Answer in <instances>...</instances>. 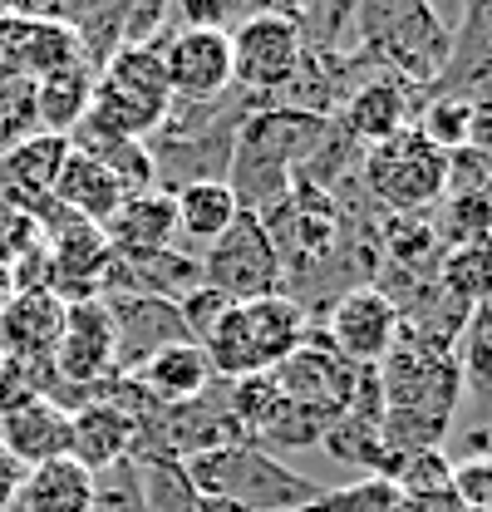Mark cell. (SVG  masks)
Instances as JSON below:
<instances>
[{
    "mask_svg": "<svg viewBox=\"0 0 492 512\" xmlns=\"http://www.w3.org/2000/svg\"><path fill=\"white\" fill-rule=\"evenodd\" d=\"M350 35L369 74H394L419 89L438 84L453 50V30L438 20L429 0H355Z\"/></svg>",
    "mask_w": 492,
    "mask_h": 512,
    "instance_id": "obj_1",
    "label": "cell"
},
{
    "mask_svg": "<svg viewBox=\"0 0 492 512\" xmlns=\"http://www.w3.org/2000/svg\"><path fill=\"white\" fill-rule=\"evenodd\" d=\"M173 94H168V74H163V35L148 45H119L109 60L94 69V94H89V114L74 133H94V138H153L158 124L168 119Z\"/></svg>",
    "mask_w": 492,
    "mask_h": 512,
    "instance_id": "obj_2",
    "label": "cell"
},
{
    "mask_svg": "<svg viewBox=\"0 0 492 512\" xmlns=\"http://www.w3.org/2000/svg\"><path fill=\"white\" fill-rule=\"evenodd\" d=\"M183 478L197 498L232 503L246 512H301L320 498V483L301 478L276 453L246 444V439L183 458Z\"/></svg>",
    "mask_w": 492,
    "mask_h": 512,
    "instance_id": "obj_3",
    "label": "cell"
},
{
    "mask_svg": "<svg viewBox=\"0 0 492 512\" xmlns=\"http://www.w3.org/2000/svg\"><path fill=\"white\" fill-rule=\"evenodd\" d=\"M310 330V316L291 296H261L242 301L217 320V330L202 340V355L217 380H246V375H271Z\"/></svg>",
    "mask_w": 492,
    "mask_h": 512,
    "instance_id": "obj_4",
    "label": "cell"
},
{
    "mask_svg": "<svg viewBox=\"0 0 492 512\" xmlns=\"http://www.w3.org/2000/svg\"><path fill=\"white\" fill-rule=\"evenodd\" d=\"M360 183L365 197L389 212V217H404V212H433L443 202V183H448V158L433 148L419 128H404L384 143L365 148L360 158Z\"/></svg>",
    "mask_w": 492,
    "mask_h": 512,
    "instance_id": "obj_5",
    "label": "cell"
},
{
    "mask_svg": "<svg viewBox=\"0 0 492 512\" xmlns=\"http://www.w3.org/2000/svg\"><path fill=\"white\" fill-rule=\"evenodd\" d=\"M301 30L296 20L276 15V10H256L232 30V89L242 94L251 109L276 104V94L291 84L296 64H301Z\"/></svg>",
    "mask_w": 492,
    "mask_h": 512,
    "instance_id": "obj_6",
    "label": "cell"
},
{
    "mask_svg": "<svg viewBox=\"0 0 492 512\" xmlns=\"http://www.w3.org/2000/svg\"><path fill=\"white\" fill-rule=\"evenodd\" d=\"M202 281L212 291H222L227 301H261V296H281V256L271 247V232L256 212H242L207 252L197 256Z\"/></svg>",
    "mask_w": 492,
    "mask_h": 512,
    "instance_id": "obj_7",
    "label": "cell"
},
{
    "mask_svg": "<svg viewBox=\"0 0 492 512\" xmlns=\"http://www.w3.org/2000/svg\"><path fill=\"white\" fill-rule=\"evenodd\" d=\"M50 365L60 389H79L89 399L109 394V384L119 380V330L109 301H69Z\"/></svg>",
    "mask_w": 492,
    "mask_h": 512,
    "instance_id": "obj_8",
    "label": "cell"
},
{
    "mask_svg": "<svg viewBox=\"0 0 492 512\" xmlns=\"http://www.w3.org/2000/svg\"><path fill=\"white\" fill-rule=\"evenodd\" d=\"M399 311L394 301L379 291V286H355L345 291L335 306H330V320H325V340L335 355H345L350 365L360 370H379L384 355L394 350L399 340Z\"/></svg>",
    "mask_w": 492,
    "mask_h": 512,
    "instance_id": "obj_9",
    "label": "cell"
},
{
    "mask_svg": "<svg viewBox=\"0 0 492 512\" xmlns=\"http://www.w3.org/2000/svg\"><path fill=\"white\" fill-rule=\"evenodd\" d=\"M173 104H212L232 94V30H178L163 40Z\"/></svg>",
    "mask_w": 492,
    "mask_h": 512,
    "instance_id": "obj_10",
    "label": "cell"
},
{
    "mask_svg": "<svg viewBox=\"0 0 492 512\" xmlns=\"http://www.w3.org/2000/svg\"><path fill=\"white\" fill-rule=\"evenodd\" d=\"M424 99H429V89H419V84H404L394 74H369V79H360L350 89V99L340 104L335 124L345 128L360 148H374V143L414 128Z\"/></svg>",
    "mask_w": 492,
    "mask_h": 512,
    "instance_id": "obj_11",
    "label": "cell"
},
{
    "mask_svg": "<svg viewBox=\"0 0 492 512\" xmlns=\"http://www.w3.org/2000/svg\"><path fill=\"white\" fill-rule=\"evenodd\" d=\"M133 448H138V424L119 399L99 394V399H84L79 409H69V458L79 468H89L94 478L119 468Z\"/></svg>",
    "mask_w": 492,
    "mask_h": 512,
    "instance_id": "obj_12",
    "label": "cell"
},
{
    "mask_svg": "<svg viewBox=\"0 0 492 512\" xmlns=\"http://www.w3.org/2000/svg\"><path fill=\"white\" fill-rule=\"evenodd\" d=\"M109 311H114V330H119V375L138 370L148 355L168 350V345H183L187 325L178 316L173 301L163 296H104Z\"/></svg>",
    "mask_w": 492,
    "mask_h": 512,
    "instance_id": "obj_13",
    "label": "cell"
},
{
    "mask_svg": "<svg viewBox=\"0 0 492 512\" xmlns=\"http://www.w3.org/2000/svg\"><path fill=\"white\" fill-rule=\"evenodd\" d=\"M0 444L25 468L69 458V409L60 399H45V394L0 409Z\"/></svg>",
    "mask_w": 492,
    "mask_h": 512,
    "instance_id": "obj_14",
    "label": "cell"
},
{
    "mask_svg": "<svg viewBox=\"0 0 492 512\" xmlns=\"http://www.w3.org/2000/svg\"><path fill=\"white\" fill-rule=\"evenodd\" d=\"M64 311L69 301H60L50 286H35V291H15L0 311V350L5 360H50L55 345H60L64 330Z\"/></svg>",
    "mask_w": 492,
    "mask_h": 512,
    "instance_id": "obj_15",
    "label": "cell"
},
{
    "mask_svg": "<svg viewBox=\"0 0 492 512\" xmlns=\"http://www.w3.org/2000/svg\"><path fill=\"white\" fill-rule=\"evenodd\" d=\"M104 237H109V247H114L119 261H138V256L178 247V207H173V192L153 188V192L123 197V207L109 217Z\"/></svg>",
    "mask_w": 492,
    "mask_h": 512,
    "instance_id": "obj_16",
    "label": "cell"
},
{
    "mask_svg": "<svg viewBox=\"0 0 492 512\" xmlns=\"http://www.w3.org/2000/svg\"><path fill=\"white\" fill-rule=\"evenodd\" d=\"M50 197L60 202L69 217H79V222H89V227H109V217L123 207L128 192L119 188V178H114L94 153H84V148L69 143V158H64Z\"/></svg>",
    "mask_w": 492,
    "mask_h": 512,
    "instance_id": "obj_17",
    "label": "cell"
},
{
    "mask_svg": "<svg viewBox=\"0 0 492 512\" xmlns=\"http://www.w3.org/2000/svg\"><path fill=\"white\" fill-rule=\"evenodd\" d=\"M123 380H133L158 409H173V404H187V399H197L202 389H212V365H207V355H202V345H168V350H158V355H148L138 370H128Z\"/></svg>",
    "mask_w": 492,
    "mask_h": 512,
    "instance_id": "obj_18",
    "label": "cell"
},
{
    "mask_svg": "<svg viewBox=\"0 0 492 512\" xmlns=\"http://www.w3.org/2000/svg\"><path fill=\"white\" fill-rule=\"evenodd\" d=\"M20 512H94L99 508V478L79 468L74 458H55L25 473L20 483Z\"/></svg>",
    "mask_w": 492,
    "mask_h": 512,
    "instance_id": "obj_19",
    "label": "cell"
},
{
    "mask_svg": "<svg viewBox=\"0 0 492 512\" xmlns=\"http://www.w3.org/2000/svg\"><path fill=\"white\" fill-rule=\"evenodd\" d=\"M173 207H178V237L192 242L197 256L242 217L237 192L227 188V183H187V188L173 192Z\"/></svg>",
    "mask_w": 492,
    "mask_h": 512,
    "instance_id": "obj_20",
    "label": "cell"
},
{
    "mask_svg": "<svg viewBox=\"0 0 492 512\" xmlns=\"http://www.w3.org/2000/svg\"><path fill=\"white\" fill-rule=\"evenodd\" d=\"M453 360H458L463 399L478 409V424L492 429V306H478L463 320V330L453 340Z\"/></svg>",
    "mask_w": 492,
    "mask_h": 512,
    "instance_id": "obj_21",
    "label": "cell"
},
{
    "mask_svg": "<svg viewBox=\"0 0 492 512\" xmlns=\"http://www.w3.org/2000/svg\"><path fill=\"white\" fill-rule=\"evenodd\" d=\"M89 94H94V69L89 64H69L60 74H45L35 84V128L69 138L89 114Z\"/></svg>",
    "mask_w": 492,
    "mask_h": 512,
    "instance_id": "obj_22",
    "label": "cell"
},
{
    "mask_svg": "<svg viewBox=\"0 0 492 512\" xmlns=\"http://www.w3.org/2000/svg\"><path fill=\"white\" fill-rule=\"evenodd\" d=\"M438 291L463 306V311H478L492 301V237L483 242H468V247H448L438 271H433Z\"/></svg>",
    "mask_w": 492,
    "mask_h": 512,
    "instance_id": "obj_23",
    "label": "cell"
},
{
    "mask_svg": "<svg viewBox=\"0 0 492 512\" xmlns=\"http://www.w3.org/2000/svg\"><path fill=\"white\" fill-rule=\"evenodd\" d=\"M414 128L429 138L433 148L448 158L458 148H468V133H473V99H458V94H429Z\"/></svg>",
    "mask_w": 492,
    "mask_h": 512,
    "instance_id": "obj_24",
    "label": "cell"
},
{
    "mask_svg": "<svg viewBox=\"0 0 492 512\" xmlns=\"http://www.w3.org/2000/svg\"><path fill=\"white\" fill-rule=\"evenodd\" d=\"M394 493H443L453 488V458L443 448H419V453H399L394 463Z\"/></svg>",
    "mask_w": 492,
    "mask_h": 512,
    "instance_id": "obj_25",
    "label": "cell"
},
{
    "mask_svg": "<svg viewBox=\"0 0 492 512\" xmlns=\"http://www.w3.org/2000/svg\"><path fill=\"white\" fill-rule=\"evenodd\" d=\"M394 483L389 478H360V483H345V488H320V498L301 512H389L394 508Z\"/></svg>",
    "mask_w": 492,
    "mask_h": 512,
    "instance_id": "obj_26",
    "label": "cell"
},
{
    "mask_svg": "<svg viewBox=\"0 0 492 512\" xmlns=\"http://www.w3.org/2000/svg\"><path fill=\"white\" fill-rule=\"evenodd\" d=\"M173 306H178V316H183V325H187V340H192V345H202V340L217 330V320L227 316L237 301H227L222 291H212L207 281H197V286H192V291H183Z\"/></svg>",
    "mask_w": 492,
    "mask_h": 512,
    "instance_id": "obj_27",
    "label": "cell"
},
{
    "mask_svg": "<svg viewBox=\"0 0 492 512\" xmlns=\"http://www.w3.org/2000/svg\"><path fill=\"white\" fill-rule=\"evenodd\" d=\"M453 493L468 512H492V458L453 463Z\"/></svg>",
    "mask_w": 492,
    "mask_h": 512,
    "instance_id": "obj_28",
    "label": "cell"
},
{
    "mask_svg": "<svg viewBox=\"0 0 492 512\" xmlns=\"http://www.w3.org/2000/svg\"><path fill=\"white\" fill-rule=\"evenodd\" d=\"M183 30H232L242 15V0H173Z\"/></svg>",
    "mask_w": 492,
    "mask_h": 512,
    "instance_id": "obj_29",
    "label": "cell"
},
{
    "mask_svg": "<svg viewBox=\"0 0 492 512\" xmlns=\"http://www.w3.org/2000/svg\"><path fill=\"white\" fill-rule=\"evenodd\" d=\"M389 512H468V508L458 503V493H453V488H443V493H409V498L399 493Z\"/></svg>",
    "mask_w": 492,
    "mask_h": 512,
    "instance_id": "obj_30",
    "label": "cell"
},
{
    "mask_svg": "<svg viewBox=\"0 0 492 512\" xmlns=\"http://www.w3.org/2000/svg\"><path fill=\"white\" fill-rule=\"evenodd\" d=\"M25 463H15L10 453H5V444H0V512L15 508V498H20V483H25Z\"/></svg>",
    "mask_w": 492,
    "mask_h": 512,
    "instance_id": "obj_31",
    "label": "cell"
},
{
    "mask_svg": "<svg viewBox=\"0 0 492 512\" xmlns=\"http://www.w3.org/2000/svg\"><path fill=\"white\" fill-rule=\"evenodd\" d=\"M10 296H15V281H10V271L0 266V311H5V301H10Z\"/></svg>",
    "mask_w": 492,
    "mask_h": 512,
    "instance_id": "obj_32",
    "label": "cell"
},
{
    "mask_svg": "<svg viewBox=\"0 0 492 512\" xmlns=\"http://www.w3.org/2000/svg\"><path fill=\"white\" fill-rule=\"evenodd\" d=\"M20 10V0H0V15H15Z\"/></svg>",
    "mask_w": 492,
    "mask_h": 512,
    "instance_id": "obj_33",
    "label": "cell"
},
{
    "mask_svg": "<svg viewBox=\"0 0 492 512\" xmlns=\"http://www.w3.org/2000/svg\"><path fill=\"white\" fill-rule=\"evenodd\" d=\"M0 370H5V350H0Z\"/></svg>",
    "mask_w": 492,
    "mask_h": 512,
    "instance_id": "obj_34",
    "label": "cell"
},
{
    "mask_svg": "<svg viewBox=\"0 0 492 512\" xmlns=\"http://www.w3.org/2000/svg\"><path fill=\"white\" fill-rule=\"evenodd\" d=\"M242 5H246V0H242Z\"/></svg>",
    "mask_w": 492,
    "mask_h": 512,
    "instance_id": "obj_35",
    "label": "cell"
}]
</instances>
